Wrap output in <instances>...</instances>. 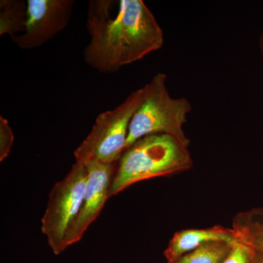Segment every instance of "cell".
<instances>
[{"instance_id":"cell-10","label":"cell","mask_w":263,"mask_h":263,"mask_svg":"<svg viewBox=\"0 0 263 263\" xmlns=\"http://www.w3.org/2000/svg\"><path fill=\"white\" fill-rule=\"evenodd\" d=\"M27 19V3L20 0L0 1V34L10 37L24 32Z\"/></svg>"},{"instance_id":"cell-7","label":"cell","mask_w":263,"mask_h":263,"mask_svg":"<svg viewBox=\"0 0 263 263\" xmlns=\"http://www.w3.org/2000/svg\"><path fill=\"white\" fill-rule=\"evenodd\" d=\"M87 170V182L80 212L66 235V247L82 239L86 230L103 211L110 197V187L115 174L116 164H107L96 160L84 162Z\"/></svg>"},{"instance_id":"cell-3","label":"cell","mask_w":263,"mask_h":263,"mask_svg":"<svg viewBox=\"0 0 263 263\" xmlns=\"http://www.w3.org/2000/svg\"><path fill=\"white\" fill-rule=\"evenodd\" d=\"M166 81L167 76L159 72L143 86V100L129 124L126 149L143 137L155 134L168 135L190 146L183 125L192 111L191 103L185 98H173Z\"/></svg>"},{"instance_id":"cell-6","label":"cell","mask_w":263,"mask_h":263,"mask_svg":"<svg viewBox=\"0 0 263 263\" xmlns=\"http://www.w3.org/2000/svg\"><path fill=\"white\" fill-rule=\"evenodd\" d=\"M27 19L20 35L12 38L22 49L43 46L67 27L74 1L72 0H27Z\"/></svg>"},{"instance_id":"cell-4","label":"cell","mask_w":263,"mask_h":263,"mask_svg":"<svg viewBox=\"0 0 263 263\" xmlns=\"http://www.w3.org/2000/svg\"><path fill=\"white\" fill-rule=\"evenodd\" d=\"M143 88L133 91L113 110L97 117L92 129L74 152L76 162L96 160L103 163H117L126 150L132 119L143 98Z\"/></svg>"},{"instance_id":"cell-11","label":"cell","mask_w":263,"mask_h":263,"mask_svg":"<svg viewBox=\"0 0 263 263\" xmlns=\"http://www.w3.org/2000/svg\"><path fill=\"white\" fill-rule=\"evenodd\" d=\"M235 242L214 241L185 254L174 263H222Z\"/></svg>"},{"instance_id":"cell-12","label":"cell","mask_w":263,"mask_h":263,"mask_svg":"<svg viewBox=\"0 0 263 263\" xmlns=\"http://www.w3.org/2000/svg\"><path fill=\"white\" fill-rule=\"evenodd\" d=\"M14 138L9 122L0 116V162H3L9 156Z\"/></svg>"},{"instance_id":"cell-14","label":"cell","mask_w":263,"mask_h":263,"mask_svg":"<svg viewBox=\"0 0 263 263\" xmlns=\"http://www.w3.org/2000/svg\"><path fill=\"white\" fill-rule=\"evenodd\" d=\"M254 263H263V253L254 250Z\"/></svg>"},{"instance_id":"cell-13","label":"cell","mask_w":263,"mask_h":263,"mask_svg":"<svg viewBox=\"0 0 263 263\" xmlns=\"http://www.w3.org/2000/svg\"><path fill=\"white\" fill-rule=\"evenodd\" d=\"M254 250L235 240L233 248L222 263H254Z\"/></svg>"},{"instance_id":"cell-1","label":"cell","mask_w":263,"mask_h":263,"mask_svg":"<svg viewBox=\"0 0 263 263\" xmlns=\"http://www.w3.org/2000/svg\"><path fill=\"white\" fill-rule=\"evenodd\" d=\"M86 28L85 62L103 73L117 72L163 46V31L141 0L89 1Z\"/></svg>"},{"instance_id":"cell-2","label":"cell","mask_w":263,"mask_h":263,"mask_svg":"<svg viewBox=\"0 0 263 263\" xmlns=\"http://www.w3.org/2000/svg\"><path fill=\"white\" fill-rule=\"evenodd\" d=\"M193 162L188 147L174 137L150 135L125 150L116 170L110 197L135 183L187 171Z\"/></svg>"},{"instance_id":"cell-15","label":"cell","mask_w":263,"mask_h":263,"mask_svg":"<svg viewBox=\"0 0 263 263\" xmlns=\"http://www.w3.org/2000/svg\"><path fill=\"white\" fill-rule=\"evenodd\" d=\"M262 51H263V36L262 38Z\"/></svg>"},{"instance_id":"cell-9","label":"cell","mask_w":263,"mask_h":263,"mask_svg":"<svg viewBox=\"0 0 263 263\" xmlns=\"http://www.w3.org/2000/svg\"><path fill=\"white\" fill-rule=\"evenodd\" d=\"M231 229L235 240L263 253V208L237 214Z\"/></svg>"},{"instance_id":"cell-8","label":"cell","mask_w":263,"mask_h":263,"mask_svg":"<svg viewBox=\"0 0 263 263\" xmlns=\"http://www.w3.org/2000/svg\"><path fill=\"white\" fill-rule=\"evenodd\" d=\"M214 241H235L231 228L220 226L180 230L175 233L164 252L167 263H174L185 254L193 252L202 245Z\"/></svg>"},{"instance_id":"cell-5","label":"cell","mask_w":263,"mask_h":263,"mask_svg":"<svg viewBox=\"0 0 263 263\" xmlns=\"http://www.w3.org/2000/svg\"><path fill=\"white\" fill-rule=\"evenodd\" d=\"M86 182V165L75 162L65 177L55 183L50 192L47 207L41 221V230L56 255L67 249L66 235L80 212Z\"/></svg>"}]
</instances>
